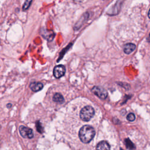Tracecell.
<instances>
[{"label":"cell","instance_id":"9c48e42d","mask_svg":"<svg viewBox=\"0 0 150 150\" xmlns=\"http://www.w3.org/2000/svg\"><path fill=\"white\" fill-rule=\"evenodd\" d=\"M88 18V13H84L81 17V18L79 20V21L75 24L74 25V29L77 30L79 29L81 26L84 23V22H85V21Z\"/></svg>","mask_w":150,"mask_h":150},{"label":"cell","instance_id":"30bf717a","mask_svg":"<svg viewBox=\"0 0 150 150\" xmlns=\"http://www.w3.org/2000/svg\"><path fill=\"white\" fill-rule=\"evenodd\" d=\"M53 100L54 102L62 103L64 101V98H63V96L61 94H60L59 93H57L54 94V95L53 96Z\"/></svg>","mask_w":150,"mask_h":150},{"label":"cell","instance_id":"8992f818","mask_svg":"<svg viewBox=\"0 0 150 150\" xmlns=\"http://www.w3.org/2000/svg\"><path fill=\"white\" fill-rule=\"evenodd\" d=\"M135 48H136V46L135 44L132 43H128L125 44L124 46L123 50L125 54H131L132 52H133L134 50L135 49Z\"/></svg>","mask_w":150,"mask_h":150},{"label":"cell","instance_id":"52a82bcc","mask_svg":"<svg viewBox=\"0 0 150 150\" xmlns=\"http://www.w3.org/2000/svg\"><path fill=\"white\" fill-rule=\"evenodd\" d=\"M43 85L40 82H32L30 84V88L34 92H37L42 89Z\"/></svg>","mask_w":150,"mask_h":150},{"label":"cell","instance_id":"ba28073f","mask_svg":"<svg viewBox=\"0 0 150 150\" xmlns=\"http://www.w3.org/2000/svg\"><path fill=\"white\" fill-rule=\"evenodd\" d=\"M96 150H110V146L107 141H101L97 145Z\"/></svg>","mask_w":150,"mask_h":150},{"label":"cell","instance_id":"8fae6325","mask_svg":"<svg viewBox=\"0 0 150 150\" xmlns=\"http://www.w3.org/2000/svg\"><path fill=\"white\" fill-rule=\"evenodd\" d=\"M125 144L126 145V147L129 149V150H133L135 149V145L134 144L131 142V141L128 139L127 138L125 139Z\"/></svg>","mask_w":150,"mask_h":150},{"label":"cell","instance_id":"2e32d148","mask_svg":"<svg viewBox=\"0 0 150 150\" xmlns=\"http://www.w3.org/2000/svg\"><path fill=\"white\" fill-rule=\"evenodd\" d=\"M11 107V104H8V105H7V107H8V108Z\"/></svg>","mask_w":150,"mask_h":150},{"label":"cell","instance_id":"4fadbf2b","mask_svg":"<svg viewBox=\"0 0 150 150\" xmlns=\"http://www.w3.org/2000/svg\"><path fill=\"white\" fill-rule=\"evenodd\" d=\"M127 119L129 121H134L135 120V116L134 114L131 112V113H129L127 115Z\"/></svg>","mask_w":150,"mask_h":150},{"label":"cell","instance_id":"5bb4252c","mask_svg":"<svg viewBox=\"0 0 150 150\" xmlns=\"http://www.w3.org/2000/svg\"><path fill=\"white\" fill-rule=\"evenodd\" d=\"M147 41L148 42H150V33H149V35H148V36L147 38Z\"/></svg>","mask_w":150,"mask_h":150},{"label":"cell","instance_id":"5b68a950","mask_svg":"<svg viewBox=\"0 0 150 150\" xmlns=\"http://www.w3.org/2000/svg\"><path fill=\"white\" fill-rule=\"evenodd\" d=\"M66 73V69L63 65H57L54 67L53 75L55 78L59 79L63 76Z\"/></svg>","mask_w":150,"mask_h":150},{"label":"cell","instance_id":"7a4b0ae2","mask_svg":"<svg viewBox=\"0 0 150 150\" xmlns=\"http://www.w3.org/2000/svg\"><path fill=\"white\" fill-rule=\"evenodd\" d=\"M94 108L90 105H87L83 107L80 112V117L84 121H89L94 115Z\"/></svg>","mask_w":150,"mask_h":150},{"label":"cell","instance_id":"7c38bea8","mask_svg":"<svg viewBox=\"0 0 150 150\" xmlns=\"http://www.w3.org/2000/svg\"><path fill=\"white\" fill-rule=\"evenodd\" d=\"M32 1V0H26L25 1L24 4L23 5V7H22V9L23 11H26L29 8L30 5H31Z\"/></svg>","mask_w":150,"mask_h":150},{"label":"cell","instance_id":"6da1fadb","mask_svg":"<svg viewBox=\"0 0 150 150\" xmlns=\"http://www.w3.org/2000/svg\"><path fill=\"white\" fill-rule=\"evenodd\" d=\"M95 135L94 128L88 125L83 126L79 131V136L82 142L87 144L90 142Z\"/></svg>","mask_w":150,"mask_h":150},{"label":"cell","instance_id":"9a60e30c","mask_svg":"<svg viewBox=\"0 0 150 150\" xmlns=\"http://www.w3.org/2000/svg\"><path fill=\"white\" fill-rule=\"evenodd\" d=\"M148 18L150 19V9H149V11H148Z\"/></svg>","mask_w":150,"mask_h":150},{"label":"cell","instance_id":"277c9868","mask_svg":"<svg viewBox=\"0 0 150 150\" xmlns=\"http://www.w3.org/2000/svg\"><path fill=\"white\" fill-rule=\"evenodd\" d=\"M19 131L20 134L23 138H32L33 137V131L30 128L26 127L25 126L21 125L19 128Z\"/></svg>","mask_w":150,"mask_h":150},{"label":"cell","instance_id":"3957f363","mask_svg":"<svg viewBox=\"0 0 150 150\" xmlns=\"http://www.w3.org/2000/svg\"><path fill=\"white\" fill-rule=\"evenodd\" d=\"M92 92L101 99H105L107 97V92L105 88L101 86H94L91 89Z\"/></svg>","mask_w":150,"mask_h":150}]
</instances>
